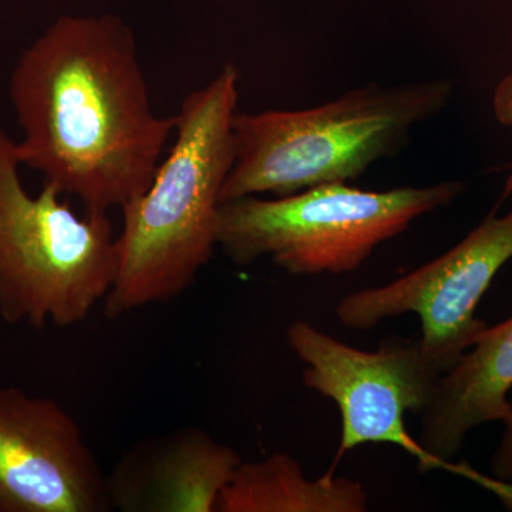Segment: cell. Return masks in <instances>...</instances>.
Listing matches in <instances>:
<instances>
[{
    "label": "cell",
    "mask_w": 512,
    "mask_h": 512,
    "mask_svg": "<svg viewBox=\"0 0 512 512\" xmlns=\"http://www.w3.org/2000/svg\"><path fill=\"white\" fill-rule=\"evenodd\" d=\"M20 164L109 214L153 180L175 116L160 117L133 32L116 16H62L19 57L9 86Z\"/></svg>",
    "instance_id": "cell-1"
},
{
    "label": "cell",
    "mask_w": 512,
    "mask_h": 512,
    "mask_svg": "<svg viewBox=\"0 0 512 512\" xmlns=\"http://www.w3.org/2000/svg\"><path fill=\"white\" fill-rule=\"evenodd\" d=\"M239 73L228 63L175 114V141L146 190L123 208L117 272L104 313L120 318L178 298L217 245L221 191L234 160Z\"/></svg>",
    "instance_id": "cell-2"
},
{
    "label": "cell",
    "mask_w": 512,
    "mask_h": 512,
    "mask_svg": "<svg viewBox=\"0 0 512 512\" xmlns=\"http://www.w3.org/2000/svg\"><path fill=\"white\" fill-rule=\"evenodd\" d=\"M451 94L453 84L444 79L372 83L305 110L237 111L234 160L221 204L356 180L396 154L414 128L446 109Z\"/></svg>",
    "instance_id": "cell-3"
},
{
    "label": "cell",
    "mask_w": 512,
    "mask_h": 512,
    "mask_svg": "<svg viewBox=\"0 0 512 512\" xmlns=\"http://www.w3.org/2000/svg\"><path fill=\"white\" fill-rule=\"evenodd\" d=\"M16 141L0 126V318L35 329L79 325L104 302L117 272L109 214H76L43 184L30 195Z\"/></svg>",
    "instance_id": "cell-4"
},
{
    "label": "cell",
    "mask_w": 512,
    "mask_h": 512,
    "mask_svg": "<svg viewBox=\"0 0 512 512\" xmlns=\"http://www.w3.org/2000/svg\"><path fill=\"white\" fill-rule=\"evenodd\" d=\"M461 191L457 181L389 191L333 183L272 200L237 198L221 204L217 245L239 266L269 256L292 275L346 274Z\"/></svg>",
    "instance_id": "cell-5"
},
{
    "label": "cell",
    "mask_w": 512,
    "mask_h": 512,
    "mask_svg": "<svg viewBox=\"0 0 512 512\" xmlns=\"http://www.w3.org/2000/svg\"><path fill=\"white\" fill-rule=\"evenodd\" d=\"M286 340L305 363L303 383L338 406L339 456L363 444H393L426 467L406 429L407 413H423L443 375L419 339L382 340L376 352L352 348L312 323L295 320Z\"/></svg>",
    "instance_id": "cell-6"
},
{
    "label": "cell",
    "mask_w": 512,
    "mask_h": 512,
    "mask_svg": "<svg viewBox=\"0 0 512 512\" xmlns=\"http://www.w3.org/2000/svg\"><path fill=\"white\" fill-rule=\"evenodd\" d=\"M512 258V210L488 214L463 241L429 264L377 288L346 295L336 316L349 329L369 330L397 316H419L420 340L447 372L487 325L477 306L500 269Z\"/></svg>",
    "instance_id": "cell-7"
},
{
    "label": "cell",
    "mask_w": 512,
    "mask_h": 512,
    "mask_svg": "<svg viewBox=\"0 0 512 512\" xmlns=\"http://www.w3.org/2000/svg\"><path fill=\"white\" fill-rule=\"evenodd\" d=\"M107 480L72 414L18 387L0 389V512H100Z\"/></svg>",
    "instance_id": "cell-8"
},
{
    "label": "cell",
    "mask_w": 512,
    "mask_h": 512,
    "mask_svg": "<svg viewBox=\"0 0 512 512\" xmlns=\"http://www.w3.org/2000/svg\"><path fill=\"white\" fill-rule=\"evenodd\" d=\"M237 451L195 427L131 450L107 480L111 507L136 512H217L238 470Z\"/></svg>",
    "instance_id": "cell-9"
},
{
    "label": "cell",
    "mask_w": 512,
    "mask_h": 512,
    "mask_svg": "<svg viewBox=\"0 0 512 512\" xmlns=\"http://www.w3.org/2000/svg\"><path fill=\"white\" fill-rule=\"evenodd\" d=\"M512 318L485 328L470 349L440 376L421 413L417 443L426 471L447 467L478 426L504 421L512 409Z\"/></svg>",
    "instance_id": "cell-10"
},
{
    "label": "cell",
    "mask_w": 512,
    "mask_h": 512,
    "mask_svg": "<svg viewBox=\"0 0 512 512\" xmlns=\"http://www.w3.org/2000/svg\"><path fill=\"white\" fill-rule=\"evenodd\" d=\"M369 495L359 481L332 473L309 480L284 453L239 464L218 498L217 512H365Z\"/></svg>",
    "instance_id": "cell-11"
},
{
    "label": "cell",
    "mask_w": 512,
    "mask_h": 512,
    "mask_svg": "<svg viewBox=\"0 0 512 512\" xmlns=\"http://www.w3.org/2000/svg\"><path fill=\"white\" fill-rule=\"evenodd\" d=\"M503 423L505 430L491 458V471L495 480L512 484V409Z\"/></svg>",
    "instance_id": "cell-12"
},
{
    "label": "cell",
    "mask_w": 512,
    "mask_h": 512,
    "mask_svg": "<svg viewBox=\"0 0 512 512\" xmlns=\"http://www.w3.org/2000/svg\"><path fill=\"white\" fill-rule=\"evenodd\" d=\"M493 110L498 123L512 130V70L495 87Z\"/></svg>",
    "instance_id": "cell-13"
}]
</instances>
